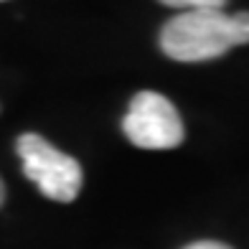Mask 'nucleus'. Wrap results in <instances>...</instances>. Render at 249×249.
Wrapping results in <instances>:
<instances>
[{
    "label": "nucleus",
    "mask_w": 249,
    "mask_h": 249,
    "mask_svg": "<svg viewBox=\"0 0 249 249\" xmlns=\"http://www.w3.org/2000/svg\"><path fill=\"white\" fill-rule=\"evenodd\" d=\"M242 43H249V13L226 16L224 10H186L160 31L165 56L183 64L216 59Z\"/></svg>",
    "instance_id": "nucleus-1"
},
{
    "label": "nucleus",
    "mask_w": 249,
    "mask_h": 249,
    "mask_svg": "<svg viewBox=\"0 0 249 249\" xmlns=\"http://www.w3.org/2000/svg\"><path fill=\"white\" fill-rule=\"evenodd\" d=\"M16 150L23 160V173L41 188L43 196L69 203L82 188V168L71 155L53 148L41 135L26 132L16 142Z\"/></svg>",
    "instance_id": "nucleus-2"
},
{
    "label": "nucleus",
    "mask_w": 249,
    "mask_h": 249,
    "mask_svg": "<svg viewBox=\"0 0 249 249\" xmlns=\"http://www.w3.org/2000/svg\"><path fill=\"white\" fill-rule=\"evenodd\" d=\"M122 130L132 145L142 150H168L183 140V122L178 109L158 92H140L130 102Z\"/></svg>",
    "instance_id": "nucleus-3"
},
{
    "label": "nucleus",
    "mask_w": 249,
    "mask_h": 249,
    "mask_svg": "<svg viewBox=\"0 0 249 249\" xmlns=\"http://www.w3.org/2000/svg\"><path fill=\"white\" fill-rule=\"evenodd\" d=\"M168 8H178V10H221L226 0H160Z\"/></svg>",
    "instance_id": "nucleus-4"
},
{
    "label": "nucleus",
    "mask_w": 249,
    "mask_h": 249,
    "mask_svg": "<svg viewBox=\"0 0 249 249\" xmlns=\"http://www.w3.org/2000/svg\"><path fill=\"white\" fill-rule=\"evenodd\" d=\"M186 249H229V247L219 242H196V244H188Z\"/></svg>",
    "instance_id": "nucleus-5"
},
{
    "label": "nucleus",
    "mask_w": 249,
    "mask_h": 249,
    "mask_svg": "<svg viewBox=\"0 0 249 249\" xmlns=\"http://www.w3.org/2000/svg\"><path fill=\"white\" fill-rule=\"evenodd\" d=\"M3 198H5V188H3V180H0V206H3Z\"/></svg>",
    "instance_id": "nucleus-6"
}]
</instances>
